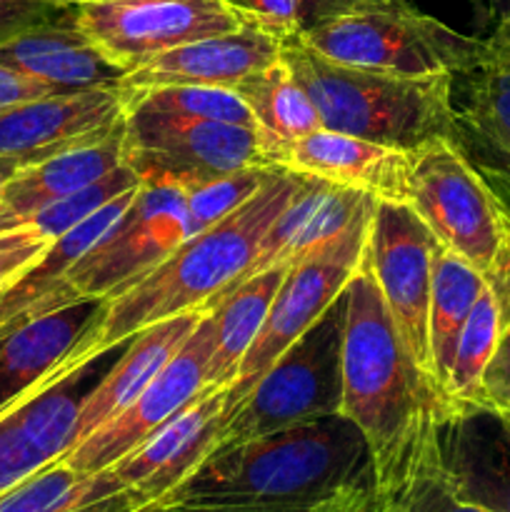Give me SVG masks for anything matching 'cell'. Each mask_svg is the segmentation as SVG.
Instances as JSON below:
<instances>
[{
    "label": "cell",
    "mask_w": 510,
    "mask_h": 512,
    "mask_svg": "<svg viewBox=\"0 0 510 512\" xmlns=\"http://www.w3.org/2000/svg\"><path fill=\"white\" fill-rule=\"evenodd\" d=\"M445 398L415 365L375 283L365 255L345 288L343 395L340 415L363 433L373 480L398 470L415 443L433 428Z\"/></svg>",
    "instance_id": "obj_2"
},
{
    "label": "cell",
    "mask_w": 510,
    "mask_h": 512,
    "mask_svg": "<svg viewBox=\"0 0 510 512\" xmlns=\"http://www.w3.org/2000/svg\"><path fill=\"white\" fill-rule=\"evenodd\" d=\"M408 205L440 245L483 275L510 238L508 213L450 138H433L415 150Z\"/></svg>",
    "instance_id": "obj_8"
},
{
    "label": "cell",
    "mask_w": 510,
    "mask_h": 512,
    "mask_svg": "<svg viewBox=\"0 0 510 512\" xmlns=\"http://www.w3.org/2000/svg\"><path fill=\"white\" fill-rule=\"evenodd\" d=\"M275 165H255V168L238 170L225 178L210 180V183L195 185L185 190V223H188V238L208 230L225 215L233 213L235 208L245 203L265 178L270 175Z\"/></svg>",
    "instance_id": "obj_33"
},
{
    "label": "cell",
    "mask_w": 510,
    "mask_h": 512,
    "mask_svg": "<svg viewBox=\"0 0 510 512\" xmlns=\"http://www.w3.org/2000/svg\"><path fill=\"white\" fill-rule=\"evenodd\" d=\"M375 485L393 512H488L455 498L440 478L433 460V428L410 448L388 480Z\"/></svg>",
    "instance_id": "obj_29"
},
{
    "label": "cell",
    "mask_w": 510,
    "mask_h": 512,
    "mask_svg": "<svg viewBox=\"0 0 510 512\" xmlns=\"http://www.w3.org/2000/svg\"><path fill=\"white\" fill-rule=\"evenodd\" d=\"M500 333V310L490 285L475 300L458 345H455L453 365L445 380V400H480V385L490 358L495 353Z\"/></svg>",
    "instance_id": "obj_30"
},
{
    "label": "cell",
    "mask_w": 510,
    "mask_h": 512,
    "mask_svg": "<svg viewBox=\"0 0 510 512\" xmlns=\"http://www.w3.org/2000/svg\"><path fill=\"white\" fill-rule=\"evenodd\" d=\"M225 405L228 388L203 390L108 470L125 490L138 493L148 505L160 503L218 448Z\"/></svg>",
    "instance_id": "obj_17"
},
{
    "label": "cell",
    "mask_w": 510,
    "mask_h": 512,
    "mask_svg": "<svg viewBox=\"0 0 510 512\" xmlns=\"http://www.w3.org/2000/svg\"><path fill=\"white\" fill-rule=\"evenodd\" d=\"M285 270L288 265H273L268 270H260V273L240 280L235 288H230L210 305L213 350H210L208 373H205L208 388L233 385L245 353L268 318V310L273 305Z\"/></svg>",
    "instance_id": "obj_25"
},
{
    "label": "cell",
    "mask_w": 510,
    "mask_h": 512,
    "mask_svg": "<svg viewBox=\"0 0 510 512\" xmlns=\"http://www.w3.org/2000/svg\"><path fill=\"white\" fill-rule=\"evenodd\" d=\"M125 490L110 470L80 475L58 460L0 493V512H70Z\"/></svg>",
    "instance_id": "obj_28"
},
{
    "label": "cell",
    "mask_w": 510,
    "mask_h": 512,
    "mask_svg": "<svg viewBox=\"0 0 510 512\" xmlns=\"http://www.w3.org/2000/svg\"><path fill=\"white\" fill-rule=\"evenodd\" d=\"M280 45L283 40L268 30L243 23L230 33L210 35L155 55L140 68L125 73L115 85L123 95L163 85H213L235 90L250 75L273 65L280 58Z\"/></svg>",
    "instance_id": "obj_19"
},
{
    "label": "cell",
    "mask_w": 510,
    "mask_h": 512,
    "mask_svg": "<svg viewBox=\"0 0 510 512\" xmlns=\"http://www.w3.org/2000/svg\"><path fill=\"white\" fill-rule=\"evenodd\" d=\"M373 208L375 200H370L350 220L348 228L288 265L268 318L228 388V405L243 398L258 383L260 375L343 298L365 255Z\"/></svg>",
    "instance_id": "obj_7"
},
{
    "label": "cell",
    "mask_w": 510,
    "mask_h": 512,
    "mask_svg": "<svg viewBox=\"0 0 510 512\" xmlns=\"http://www.w3.org/2000/svg\"><path fill=\"white\" fill-rule=\"evenodd\" d=\"M148 508L143 498L133 490H120V493L110 495V498L95 500V503L83 505V508H75L70 512H143Z\"/></svg>",
    "instance_id": "obj_39"
},
{
    "label": "cell",
    "mask_w": 510,
    "mask_h": 512,
    "mask_svg": "<svg viewBox=\"0 0 510 512\" xmlns=\"http://www.w3.org/2000/svg\"><path fill=\"white\" fill-rule=\"evenodd\" d=\"M280 60L303 85L320 125L373 143L418 150L450 138L453 73L393 75L333 63L298 38H285Z\"/></svg>",
    "instance_id": "obj_4"
},
{
    "label": "cell",
    "mask_w": 510,
    "mask_h": 512,
    "mask_svg": "<svg viewBox=\"0 0 510 512\" xmlns=\"http://www.w3.org/2000/svg\"><path fill=\"white\" fill-rule=\"evenodd\" d=\"M143 512H160V510H153V508H145Z\"/></svg>",
    "instance_id": "obj_45"
},
{
    "label": "cell",
    "mask_w": 510,
    "mask_h": 512,
    "mask_svg": "<svg viewBox=\"0 0 510 512\" xmlns=\"http://www.w3.org/2000/svg\"><path fill=\"white\" fill-rule=\"evenodd\" d=\"M433 460L455 498L510 512V415L480 400H445L433 425Z\"/></svg>",
    "instance_id": "obj_14"
},
{
    "label": "cell",
    "mask_w": 510,
    "mask_h": 512,
    "mask_svg": "<svg viewBox=\"0 0 510 512\" xmlns=\"http://www.w3.org/2000/svg\"><path fill=\"white\" fill-rule=\"evenodd\" d=\"M450 140L510 218V45L493 33L478 60L453 75Z\"/></svg>",
    "instance_id": "obj_15"
},
{
    "label": "cell",
    "mask_w": 510,
    "mask_h": 512,
    "mask_svg": "<svg viewBox=\"0 0 510 512\" xmlns=\"http://www.w3.org/2000/svg\"><path fill=\"white\" fill-rule=\"evenodd\" d=\"M0 65L63 90L115 85L123 78V73L75 28L70 5L58 18L33 25L0 43Z\"/></svg>",
    "instance_id": "obj_22"
},
{
    "label": "cell",
    "mask_w": 510,
    "mask_h": 512,
    "mask_svg": "<svg viewBox=\"0 0 510 512\" xmlns=\"http://www.w3.org/2000/svg\"><path fill=\"white\" fill-rule=\"evenodd\" d=\"M53 93H63V88H55V85L43 83V80L30 78V75L0 65V110L8 108V105L45 98V95Z\"/></svg>",
    "instance_id": "obj_38"
},
{
    "label": "cell",
    "mask_w": 510,
    "mask_h": 512,
    "mask_svg": "<svg viewBox=\"0 0 510 512\" xmlns=\"http://www.w3.org/2000/svg\"><path fill=\"white\" fill-rule=\"evenodd\" d=\"M140 183H143V180L123 163L120 168H115L113 173L105 175L103 180H98V183L88 185V188L80 190V193L68 195V198L43 208L25 225L33 228L38 235H43V238H48L50 243H55V240L63 238L65 233H70L75 225H80L83 220H88L90 215L98 213V210L103 208V205H108L110 200H115L118 195H123L125 190L135 188V185Z\"/></svg>",
    "instance_id": "obj_32"
},
{
    "label": "cell",
    "mask_w": 510,
    "mask_h": 512,
    "mask_svg": "<svg viewBox=\"0 0 510 512\" xmlns=\"http://www.w3.org/2000/svg\"><path fill=\"white\" fill-rule=\"evenodd\" d=\"M295 38L333 63L393 75H455L473 65L485 45L410 0L360 5L300 30Z\"/></svg>",
    "instance_id": "obj_5"
},
{
    "label": "cell",
    "mask_w": 510,
    "mask_h": 512,
    "mask_svg": "<svg viewBox=\"0 0 510 512\" xmlns=\"http://www.w3.org/2000/svg\"><path fill=\"white\" fill-rule=\"evenodd\" d=\"M123 163L143 183H175L185 190L270 165L258 128L153 110L125 113Z\"/></svg>",
    "instance_id": "obj_9"
},
{
    "label": "cell",
    "mask_w": 510,
    "mask_h": 512,
    "mask_svg": "<svg viewBox=\"0 0 510 512\" xmlns=\"http://www.w3.org/2000/svg\"><path fill=\"white\" fill-rule=\"evenodd\" d=\"M203 315L205 310L175 315V318L160 320V323L140 330L138 335H133V338L128 340V353H125L123 358L110 368V373L105 375L90 393H85L83 400H80L75 445H78L80 440L88 438L90 433H95L100 425H105L108 420H113L115 415L123 413V410L143 393L145 385L160 373V368H163L170 360V355L183 345V340L193 333V328L200 323Z\"/></svg>",
    "instance_id": "obj_23"
},
{
    "label": "cell",
    "mask_w": 510,
    "mask_h": 512,
    "mask_svg": "<svg viewBox=\"0 0 510 512\" xmlns=\"http://www.w3.org/2000/svg\"><path fill=\"white\" fill-rule=\"evenodd\" d=\"M240 20L285 40L310 25L308 0H223Z\"/></svg>",
    "instance_id": "obj_35"
},
{
    "label": "cell",
    "mask_w": 510,
    "mask_h": 512,
    "mask_svg": "<svg viewBox=\"0 0 510 512\" xmlns=\"http://www.w3.org/2000/svg\"><path fill=\"white\" fill-rule=\"evenodd\" d=\"M308 512H393V508L380 493L375 480H365V483L350 485V488L335 493L333 498L313 505Z\"/></svg>",
    "instance_id": "obj_37"
},
{
    "label": "cell",
    "mask_w": 510,
    "mask_h": 512,
    "mask_svg": "<svg viewBox=\"0 0 510 512\" xmlns=\"http://www.w3.org/2000/svg\"><path fill=\"white\" fill-rule=\"evenodd\" d=\"M125 113L130 110H153V113L180 115V118L215 120L230 125H255L248 103L240 98L238 90L213 88V85H163L143 93L123 95Z\"/></svg>",
    "instance_id": "obj_31"
},
{
    "label": "cell",
    "mask_w": 510,
    "mask_h": 512,
    "mask_svg": "<svg viewBox=\"0 0 510 512\" xmlns=\"http://www.w3.org/2000/svg\"><path fill=\"white\" fill-rule=\"evenodd\" d=\"M210 350H213V313L205 310L193 333L170 355L160 373L120 415L80 440L63 458L80 475H98L138 448L145 438L168 423L175 413L193 403L205 385Z\"/></svg>",
    "instance_id": "obj_13"
},
{
    "label": "cell",
    "mask_w": 510,
    "mask_h": 512,
    "mask_svg": "<svg viewBox=\"0 0 510 512\" xmlns=\"http://www.w3.org/2000/svg\"><path fill=\"white\" fill-rule=\"evenodd\" d=\"M303 180V175L275 165L240 208L203 233L185 238L173 253L113 298L100 300L88 328L40 388L83 373L95 358L160 320L210 310L220 295L248 278L265 233Z\"/></svg>",
    "instance_id": "obj_1"
},
{
    "label": "cell",
    "mask_w": 510,
    "mask_h": 512,
    "mask_svg": "<svg viewBox=\"0 0 510 512\" xmlns=\"http://www.w3.org/2000/svg\"><path fill=\"white\" fill-rule=\"evenodd\" d=\"M123 130L25 165L0 190V233L23 228L48 205L80 193L123 165Z\"/></svg>",
    "instance_id": "obj_21"
},
{
    "label": "cell",
    "mask_w": 510,
    "mask_h": 512,
    "mask_svg": "<svg viewBox=\"0 0 510 512\" xmlns=\"http://www.w3.org/2000/svg\"><path fill=\"white\" fill-rule=\"evenodd\" d=\"M70 18L123 75L178 45L245 23L223 0H85L70 5Z\"/></svg>",
    "instance_id": "obj_10"
},
{
    "label": "cell",
    "mask_w": 510,
    "mask_h": 512,
    "mask_svg": "<svg viewBox=\"0 0 510 512\" xmlns=\"http://www.w3.org/2000/svg\"><path fill=\"white\" fill-rule=\"evenodd\" d=\"M95 305L98 303L88 300L60 305L25 320L8 338L0 340V410L10 408L45 383L88 328Z\"/></svg>",
    "instance_id": "obj_24"
},
{
    "label": "cell",
    "mask_w": 510,
    "mask_h": 512,
    "mask_svg": "<svg viewBox=\"0 0 510 512\" xmlns=\"http://www.w3.org/2000/svg\"><path fill=\"white\" fill-rule=\"evenodd\" d=\"M270 165L370 195L375 203H410L415 150L318 128L293 143H263Z\"/></svg>",
    "instance_id": "obj_16"
},
{
    "label": "cell",
    "mask_w": 510,
    "mask_h": 512,
    "mask_svg": "<svg viewBox=\"0 0 510 512\" xmlns=\"http://www.w3.org/2000/svg\"><path fill=\"white\" fill-rule=\"evenodd\" d=\"M50 3H58V5H75V3H85V0H50Z\"/></svg>",
    "instance_id": "obj_44"
},
{
    "label": "cell",
    "mask_w": 510,
    "mask_h": 512,
    "mask_svg": "<svg viewBox=\"0 0 510 512\" xmlns=\"http://www.w3.org/2000/svg\"><path fill=\"white\" fill-rule=\"evenodd\" d=\"M343 305L345 295L260 375L243 398L225 405L218 445L340 415Z\"/></svg>",
    "instance_id": "obj_6"
},
{
    "label": "cell",
    "mask_w": 510,
    "mask_h": 512,
    "mask_svg": "<svg viewBox=\"0 0 510 512\" xmlns=\"http://www.w3.org/2000/svg\"><path fill=\"white\" fill-rule=\"evenodd\" d=\"M493 35H495V38L503 40L505 45H510V18L508 20H498V25H495Z\"/></svg>",
    "instance_id": "obj_43"
},
{
    "label": "cell",
    "mask_w": 510,
    "mask_h": 512,
    "mask_svg": "<svg viewBox=\"0 0 510 512\" xmlns=\"http://www.w3.org/2000/svg\"><path fill=\"white\" fill-rule=\"evenodd\" d=\"M490 10H493L495 20H508L510 18V0H488Z\"/></svg>",
    "instance_id": "obj_42"
},
{
    "label": "cell",
    "mask_w": 510,
    "mask_h": 512,
    "mask_svg": "<svg viewBox=\"0 0 510 512\" xmlns=\"http://www.w3.org/2000/svg\"><path fill=\"white\" fill-rule=\"evenodd\" d=\"M368 3H388V0H308L310 5V25L320 23V20H328L333 15L345 13V10L360 8V5ZM308 25V28H310Z\"/></svg>",
    "instance_id": "obj_40"
},
{
    "label": "cell",
    "mask_w": 510,
    "mask_h": 512,
    "mask_svg": "<svg viewBox=\"0 0 510 512\" xmlns=\"http://www.w3.org/2000/svg\"><path fill=\"white\" fill-rule=\"evenodd\" d=\"M488 280L480 270L465 263L460 255L450 253L445 245H435L433 258V290H430V368L440 395L445 390L450 365H453L455 345H458L460 330L473 310L475 300L483 293ZM445 398V395H443Z\"/></svg>",
    "instance_id": "obj_26"
},
{
    "label": "cell",
    "mask_w": 510,
    "mask_h": 512,
    "mask_svg": "<svg viewBox=\"0 0 510 512\" xmlns=\"http://www.w3.org/2000/svg\"><path fill=\"white\" fill-rule=\"evenodd\" d=\"M68 5L50 3V0H0V43L13 35L58 18Z\"/></svg>",
    "instance_id": "obj_36"
},
{
    "label": "cell",
    "mask_w": 510,
    "mask_h": 512,
    "mask_svg": "<svg viewBox=\"0 0 510 512\" xmlns=\"http://www.w3.org/2000/svg\"><path fill=\"white\" fill-rule=\"evenodd\" d=\"M485 280H488L490 290L498 300L500 333L493 358L483 373L480 403H488L500 413L510 415V238L503 253L498 255V263L485 275Z\"/></svg>",
    "instance_id": "obj_34"
},
{
    "label": "cell",
    "mask_w": 510,
    "mask_h": 512,
    "mask_svg": "<svg viewBox=\"0 0 510 512\" xmlns=\"http://www.w3.org/2000/svg\"><path fill=\"white\" fill-rule=\"evenodd\" d=\"M365 480H373V463L363 433L343 415H330L218 445L155 505H283L308 510Z\"/></svg>",
    "instance_id": "obj_3"
},
{
    "label": "cell",
    "mask_w": 510,
    "mask_h": 512,
    "mask_svg": "<svg viewBox=\"0 0 510 512\" xmlns=\"http://www.w3.org/2000/svg\"><path fill=\"white\" fill-rule=\"evenodd\" d=\"M80 373L58 380L0 410V493L58 463L73 450L80 400L73 393Z\"/></svg>",
    "instance_id": "obj_20"
},
{
    "label": "cell",
    "mask_w": 510,
    "mask_h": 512,
    "mask_svg": "<svg viewBox=\"0 0 510 512\" xmlns=\"http://www.w3.org/2000/svg\"><path fill=\"white\" fill-rule=\"evenodd\" d=\"M235 90L248 103L263 143H293L323 128L308 93L280 58L260 73L250 75Z\"/></svg>",
    "instance_id": "obj_27"
},
{
    "label": "cell",
    "mask_w": 510,
    "mask_h": 512,
    "mask_svg": "<svg viewBox=\"0 0 510 512\" xmlns=\"http://www.w3.org/2000/svg\"><path fill=\"white\" fill-rule=\"evenodd\" d=\"M35 160L40 158H35V155H0V190H3V185L8 183L18 170L35 163Z\"/></svg>",
    "instance_id": "obj_41"
},
{
    "label": "cell",
    "mask_w": 510,
    "mask_h": 512,
    "mask_svg": "<svg viewBox=\"0 0 510 512\" xmlns=\"http://www.w3.org/2000/svg\"><path fill=\"white\" fill-rule=\"evenodd\" d=\"M125 100L118 85L63 90L0 110V155H48L95 143L120 128Z\"/></svg>",
    "instance_id": "obj_18"
},
{
    "label": "cell",
    "mask_w": 510,
    "mask_h": 512,
    "mask_svg": "<svg viewBox=\"0 0 510 512\" xmlns=\"http://www.w3.org/2000/svg\"><path fill=\"white\" fill-rule=\"evenodd\" d=\"M435 245V235L410 205L375 203L368 235L370 268L405 348L430 380L428 315Z\"/></svg>",
    "instance_id": "obj_12"
},
{
    "label": "cell",
    "mask_w": 510,
    "mask_h": 512,
    "mask_svg": "<svg viewBox=\"0 0 510 512\" xmlns=\"http://www.w3.org/2000/svg\"><path fill=\"white\" fill-rule=\"evenodd\" d=\"M185 238V188L175 183H143L113 230L65 273V288L75 300L88 303L113 298L173 253Z\"/></svg>",
    "instance_id": "obj_11"
}]
</instances>
